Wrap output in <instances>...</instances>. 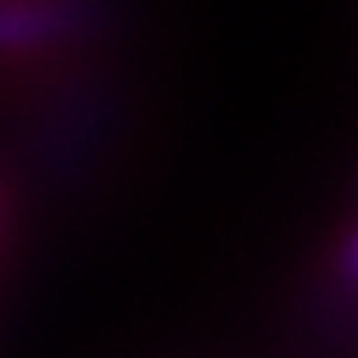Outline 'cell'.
<instances>
[{
  "mask_svg": "<svg viewBox=\"0 0 358 358\" xmlns=\"http://www.w3.org/2000/svg\"><path fill=\"white\" fill-rule=\"evenodd\" d=\"M334 275L350 294H358V223L343 235L338 243V255H334Z\"/></svg>",
  "mask_w": 358,
  "mask_h": 358,
  "instance_id": "cell-1",
  "label": "cell"
}]
</instances>
